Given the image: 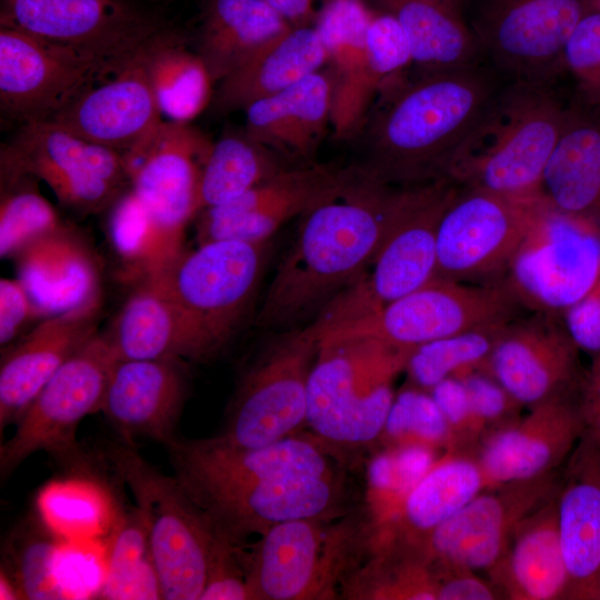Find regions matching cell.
<instances>
[{
  "label": "cell",
  "instance_id": "obj_48",
  "mask_svg": "<svg viewBox=\"0 0 600 600\" xmlns=\"http://www.w3.org/2000/svg\"><path fill=\"white\" fill-rule=\"evenodd\" d=\"M456 378L467 390L482 439L508 427L522 416L524 407L483 369H468Z\"/></svg>",
  "mask_w": 600,
  "mask_h": 600
},
{
  "label": "cell",
  "instance_id": "obj_37",
  "mask_svg": "<svg viewBox=\"0 0 600 600\" xmlns=\"http://www.w3.org/2000/svg\"><path fill=\"white\" fill-rule=\"evenodd\" d=\"M264 0H209L198 54L220 82L260 46L290 28Z\"/></svg>",
  "mask_w": 600,
  "mask_h": 600
},
{
  "label": "cell",
  "instance_id": "obj_25",
  "mask_svg": "<svg viewBox=\"0 0 600 600\" xmlns=\"http://www.w3.org/2000/svg\"><path fill=\"white\" fill-rule=\"evenodd\" d=\"M102 313V294L40 320L1 350L0 432L17 423L49 379L94 334Z\"/></svg>",
  "mask_w": 600,
  "mask_h": 600
},
{
  "label": "cell",
  "instance_id": "obj_7",
  "mask_svg": "<svg viewBox=\"0 0 600 600\" xmlns=\"http://www.w3.org/2000/svg\"><path fill=\"white\" fill-rule=\"evenodd\" d=\"M106 457L147 528L162 599L200 600L219 536L178 479L158 471L129 443H109Z\"/></svg>",
  "mask_w": 600,
  "mask_h": 600
},
{
  "label": "cell",
  "instance_id": "obj_6",
  "mask_svg": "<svg viewBox=\"0 0 600 600\" xmlns=\"http://www.w3.org/2000/svg\"><path fill=\"white\" fill-rule=\"evenodd\" d=\"M356 508L333 519L278 523L246 556L252 600L340 599L347 578L370 544L373 522Z\"/></svg>",
  "mask_w": 600,
  "mask_h": 600
},
{
  "label": "cell",
  "instance_id": "obj_30",
  "mask_svg": "<svg viewBox=\"0 0 600 600\" xmlns=\"http://www.w3.org/2000/svg\"><path fill=\"white\" fill-rule=\"evenodd\" d=\"M13 259L18 279L41 319L101 296L98 258L67 223L30 242Z\"/></svg>",
  "mask_w": 600,
  "mask_h": 600
},
{
  "label": "cell",
  "instance_id": "obj_53",
  "mask_svg": "<svg viewBox=\"0 0 600 600\" xmlns=\"http://www.w3.org/2000/svg\"><path fill=\"white\" fill-rule=\"evenodd\" d=\"M578 403L586 430L600 437V352L584 372L578 389Z\"/></svg>",
  "mask_w": 600,
  "mask_h": 600
},
{
  "label": "cell",
  "instance_id": "obj_12",
  "mask_svg": "<svg viewBox=\"0 0 600 600\" xmlns=\"http://www.w3.org/2000/svg\"><path fill=\"white\" fill-rule=\"evenodd\" d=\"M523 309L503 280L477 283L433 279L378 312L336 327L324 336L372 339L414 349L464 331L508 323Z\"/></svg>",
  "mask_w": 600,
  "mask_h": 600
},
{
  "label": "cell",
  "instance_id": "obj_21",
  "mask_svg": "<svg viewBox=\"0 0 600 600\" xmlns=\"http://www.w3.org/2000/svg\"><path fill=\"white\" fill-rule=\"evenodd\" d=\"M561 317L530 312L508 322L479 368L524 408L578 392L584 368Z\"/></svg>",
  "mask_w": 600,
  "mask_h": 600
},
{
  "label": "cell",
  "instance_id": "obj_39",
  "mask_svg": "<svg viewBox=\"0 0 600 600\" xmlns=\"http://www.w3.org/2000/svg\"><path fill=\"white\" fill-rule=\"evenodd\" d=\"M148 73L159 109L168 121L190 123L213 99L214 81L202 58L166 29L149 47Z\"/></svg>",
  "mask_w": 600,
  "mask_h": 600
},
{
  "label": "cell",
  "instance_id": "obj_38",
  "mask_svg": "<svg viewBox=\"0 0 600 600\" xmlns=\"http://www.w3.org/2000/svg\"><path fill=\"white\" fill-rule=\"evenodd\" d=\"M400 23L418 69L479 63L480 43L462 20L434 0H377Z\"/></svg>",
  "mask_w": 600,
  "mask_h": 600
},
{
  "label": "cell",
  "instance_id": "obj_4",
  "mask_svg": "<svg viewBox=\"0 0 600 600\" xmlns=\"http://www.w3.org/2000/svg\"><path fill=\"white\" fill-rule=\"evenodd\" d=\"M571 110L552 82L511 80L498 89L459 146L448 178L512 199L540 194Z\"/></svg>",
  "mask_w": 600,
  "mask_h": 600
},
{
  "label": "cell",
  "instance_id": "obj_42",
  "mask_svg": "<svg viewBox=\"0 0 600 600\" xmlns=\"http://www.w3.org/2000/svg\"><path fill=\"white\" fill-rule=\"evenodd\" d=\"M0 257L8 259L64 222L40 193L39 179L22 169L4 148L0 154Z\"/></svg>",
  "mask_w": 600,
  "mask_h": 600
},
{
  "label": "cell",
  "instance_id": "obj_46",
  "mask_svg": "<svg viewBox=\"0 0 600 600\" xmlns=\"http://www.w3.org/2000/svg\"><path fill=\"white\" fill-rule=\"evenodd\" d=\"M379 443L383 448L420 446L443 453L450 450L451 438L431 393L410 383L396 393Z\"/></svg>",
  "mask_w": 600,
  "mask_h": 600
},
{
  "label": "cell",
  "instance_id": "obj_52",
  "mask_svg": "<svg viewBox=\"0 0 600 600\" xmlns=\"http://www.w3.org/2000/svg\"><path fill=\"white\" fill-rule=\"evenodd\" d=\"M437 577V600L502 599L499 590L478 572L458 566L432 562Z\"/></svg>",
  "mask_w": 600,
  "mask_h": 600
},
{
  "label": "cell",
  "instance_id": "obj_36",
  "mask_svg": "<svg viewBox=\"0 0 600 600\" xmlns=\"http://www.w3.org/2000/svg\"><path fill=\"white\" fill-rule=\"evenodd\" d=\"M340 599L437 600V577L424 546L373 530L360 564Z\"/></svg>",
  "mask_w": 600,
  "mask_h": 600
},
{
  "label": "cell",
  "instance_id": "obj_55",
  "mask_svg": "<svg viewBox=\"0 0 600 600\" xmlns=\"http://www.w3.org/2000/svg\"><path fill=\"white\" fill-rule=\"evenodd\" d=\"M436 2L442 4L443 7L450 9L457 14L461 16V9L464 0H434Z\"/></svg>",
  "mask_w": 600,
  "mask_h": 600
},
{
  "label": "cell",
  "instance_id": "obj_19",
  "mask_svg": "<svg viewBox=\"0 0 600 600\" xmlns=\"http://www.w3.org/2000/svg\"><path fill=\"white\" fill-rule=\"evenodd\" d=\"M559 474L482 490L426 539L431 562L488 573L503 558L517 526L556 494Z\"/></svg>",
  "mask_w": 600,
  "mask_h": 600
},
{
  "label": "cell",
  "instance_id": "obj_18",
  "mask_svg": "<svg viewBox=\"0 0 600 600\" xmlns=\"http://www.w3.org/2000/svg\"><path fill=\"white\" fill-rule=\"evenodd\" d=\"M0 26L118 63L164 30L123 0H2Z\"/></svg>",
  "mask_w": 600,
  "mask_h": 600
},
{
  "label": "cell",
  "instance_id": "obj_40",
  "mask_svg": "<svg viewBox=\"0 0 600 600\" xmlns=\"http://www.w3.org/2000/svg\"><path fill=\"white\" fill-rule=\"evenodd\" d=\"M108 210V240L129 282L162 270L184 250L183 238L164 230L131 187Z\"/></svg>",
  "mask_w": 600,
  "mask_h": 600
},
{
  "label": "cell",
  "instance_id": "obj_20",
  "mask_svg": "<svg viewBox=\"0 0 600 600\" xmlns=\"http://www.w3.org/2000/svg\"><path fill=\"white\" fill-rule=\"evenodd\" d=\"M213 142L190 123L163 120L122 156L130 186L153 219L183 238L200 211L202 174Z\"/></svg>",
  "mask_w": 600,
  "mask_h": 600
},
{
  "label": "cell",
  "instance_id": "obj_1",
  "mask_svg": "<svg viewBox=\"0 0 600 600\" xmlns=\"http://www.w3.org/2000/svg\"><path fill=\"white\" fill-rule=\"evenodd\" d=\"M167 449L174 477L234 544L281 522L339 518L356 507L352 454L309 430L261 447L216 436L178 438Z\"/></svg>",
  "mask_w": 600,
  "mask_h": 600
},
{
  "label": "cell",
  "instance_id": "obj_13",
  "mask_svg": "<svg viewBox=\"0 0 600 600\" xmlns=\"http://www.w3.org/2000/svg\"><path fill=\"white\" fill-rule=\"evenodd\" d=\"M117 359L99 331L49 379L0 447L2 479L38 451L66 464L82 461L77 429L87 416L100 411Z\"/></svg>",
  "mask_w": 600,
  "mask_h": 600
},
{
  "label": "cell",
  "instance_id": "obj_27",
  "mask_svg": "<svg viewBox=\"0 0 600 600\" xmlns=\"http://www.w3.org/2000/svg\"><path fill=\"white\" fill-rule=\"evenodd\" d=\"M569 600H600V437L584 430L556 493Z\"/></svg>",
  "mask_w": 600,
  "mask_h": 600
},
{
  "label": "cell",
  "instance_id": "obj_35",
  "mask_svg": "<svg viewBox=\"0 0 600 600\" xmlns=\"http://www.w3.org/2000/svg\"><path fill=\"white\" fill-rule=\"evenodd\" d=\"M541 194L600 233V117L571 110L547 163Z\"/></svg>",
  "mask_w": 600,
  "mask_h": 600
},
{
  "label": "cell",
  "instance_id": "obj_54",
  "mask_svg": "<svg viewBox=\"0 0 600 600\" xmlns=\"http://www.w3.org/2000/svg\"><path fill=\"white\" fill-rule=\"evenodd\" d=\"M292 27L308 26L313 17L314 0H264Z\"/></svg>",
  "mask_w": 600,
  "mask_h": 600
},
{
  "label": "cell",
  "instance_id": "obj_51",
  "mask_svg": "<svg viewBox=\"0 0 600 600\" xmlns=\"http://www.w3.org/2000/svg\"><path fill=\"white\" fill-rule=\"evenodd\" d=\"M562 322L580 351L600 352V276L591 288L561 314Z\"/></svg>",
  "mask_w": 600,
  "mask_h": 600
},
{
  "label": "cell",
  "instance_id": "obj_3",
  "mask_svg": "<svg viewBox=\"0 0 600 600\" xmlns=\"http://www.w3.org/2000/svg\"><path fill=\"white\" fill-rule=\"evenodd\" d=\"M499 88L479 63L394 77L353 137L363 154L353 164L392 186L448 178L459 146Z\"/></svg>",
  "mask_w": 600,
  "mask_h": 600
},
{
  "label": "cell",
  "instance_id": "obj_50",
  "mask_svg": "<svg viewBox=\"0 0 600 600\" xmlns=\"http://www.w3.org/2000/svg\"><path fill=\"white\" fill-rule=\"evenodd\" d=\"M42 320L27 289L17 279L0 280V346L1 350L10 347L33 326Z\"/></svg>",
  "mask_w": 600,
  "mask_h": 600
},
{
  "label": "cell",
  "instance_id": "obj_26",
  "mask_svg": "<svg viewBox=\"0 0 600 600\" xmlns=\"http://www.w3.org/2000/svg\"><path fill=\"white\" fill-rule=\"evenodd\" d=\"M180 358L117 359L100 411L124 442L151 439L168 447L188 393V369Z\"/></svg>",
  "mask_w": 600,
  "mask_h": 600
},
{
  "label": "cell",
  "instance_id": "obj_34",
  "mask_svg": "<svg viewBox=\"0 0 600 600\" xmlns=\"http://www.w3.org/2000/svg\"><path fill=\"white\" fill-rule=\"evenodd\" d=\"M484 489L487 483L473 453L446 451L411 488L394 514L376 524L386 534L423 546L433 530Z\"/></svg>",
  "mask_w": 600,
  "mask_h": 600
},
{
  "label": "cell",
  "instance_id": "obj_49",
  "mask_svg": "<svg viewBox=\"0 0 600 600\" xmlns=\"http://www.w3.org/2000/svg\"><path fill=\"white\" fill-rule=\"evenodd\" d=\"M429 392L448 424L451 438L449 451L474 454L482 434L463 383L458 378L450 377L439 382Z\"/></svg>",
  "mask_w": 600,
  "mask_h": 600
},
{
  "label": "cell",
  "instance_id": "obj_23",
  "mask_svg": "<svg viewBox=\"0 0 600 600\" xmlns=\"http://www.w3.org/2000/svg\"><path fill=\"white\" fill-rule=\"evenodd\" d=\"M528 409L477 448L487 489L560 470L586 430L578 392Z\"/></svg>",
  "mask_w": 600,
  "mask_h": 600
},
{
  "label": "cell",
  "instance_id": "obj_29",
  "mask_svg": "<svg viewBox=\"0 0 600 600\" xmlns=\"http://www.w3.org/2000/svg\"><path fill=\"white\" fill-rule=\"evenodd\" d=\"M102 334L118 359L208 360L159 272L132 282L127 299Z\"/></svg>",
  "mask_w": 600,
  "mask_h": 600
},
{
  "label": "cell",
  "instance_id": "obj_33",
  "mask_svg": "<svg viewBox=\"0 0 600 600\" xmlns=\"http://www.w3.org/2000/svg\"><path fill=\"white\" fill-rule=\"evenodd\" d=\"M328 64L314 27H290L252 52L219 82L213 102L219 111L246 109Z\"/></svg>",
  "mask_w": 600,
  "mask_h": 600
},
{
  "label": "cell",
  "instance_id": "obj_10",
  "mask_svg": "<svg viewBox=\"0 0 600 600\" xmlns=\"http://www.w3.org/2000/svg\"><path fill=\"white\" fill-rule=\"evenodd\" d=\"M322 336L316 319L276 332L238 381L219 434L223 440L261 447L306 427L308 382Z\"/></svg>",
  "mask_w": 600,
  "mask_h": 600
},
{
  "label": "cell",
  "instance_id": "obj_41",
  "mask_svg": "<svg viewBox=\"0 0 600 600\" xmlns=\"http://www.w3.org/2000/svg\"><path fill=\"white\" fill-rule=\"evenodd\" d=\"M293 166L246 132L227 134L213 142L204 167L200 211L227 203Z\"/></svg>",
  "mask_w": 600,
  "mask_h": 600
},
{
  "label": "cell",
  "instance_id": "obj_24",
  "mask_svg": "<svg viewBox=\"0 0 600 600\" xmlns=\"http://www.w3.org/2000/svg\"><path fill=\"white\" fill-rule=\"evenodd\" d=\"M153 39L111 78L92 87L49 121L122 156L137 147L164 120L148 73Z\"/></svg>",
  "mask_w": 600,
  "mask_h": 600
},
{
  "label": "cell",
  "instance_id": "obj_15",
  "mask_svg": "<svg viewBox=\"0 0 600 600\" xmlns=\"http://www.w3.org/2000/svg\"><path fill=\"white\" fill-rule=\"evenodd\" d=\"M540 194L512 199L461 186L439 224L434 279L477 283L502 280Z\"/></svg>",
  "mask_w": 600,
  "mask_h": 600
},
{
  "label": "cell",
  "instance_id": "obj_11",
  "mask_svg": "<svg viewBox=\"0 0 600 600\" xmlns=\"http://www.w3.org/2000/svg\"><path fill=\"white\" fill-rule=\"evenodd\" d=\"M600 276V233L542 194L502 280L529 312L559 316Z\"/></svg>",
  "mask_w": 600,
  "mask_h": 600
},
{
  "label": "cell",
  "instance_id": "obj_44",
  "mask_svg": "<svg viewBox=\"0 0 600 600\" xmlns=\"http://www.w3.org/2000/svg\"><path fill=\"white\" fill-rule=\"evenodd\" d=\"M506 324L473 329L416 347L404 369L410 383L430 391L447 378L481 367Z\"/></svg>",
  "mask_w": 600,
  "mask_h": 600
},
{
  "label": "cell",
  "instance_id": "obj_5",
  "mask_svg": "<svg viewBox=\"0 0 600 600\" xmlns=\"http://www.w3.org/2000/svg\"><path fill=\"white\" fill-rule=\"evenodd\" d=\"M412 349L364 338L324 336L307 393L309 431L354 453L378 444Z\"/></svg>",
  "mask_w": 600,
  "mask_h": 600
},
{
  "label": "cell",
  "instance_id": "obj_32",
  "mask_svg": "<svg viewBox=\"0 0 600 600\" xmlns=\"http://www.w3.org/2000/svg\"><path fill=\"white\" fill-rule=\"evenodd\" d=\"M488 574L502 599H568L556 494L517 526L503 558Z\"/></svg>",
  "mask_w": 600,
  "mask_h": 600
},
{
  "label": "cell",
  "instance_id": "obj_17",
  "mask_svg": "<svg viewBox=\"0 0 600 600\" xmlns=\"http://www.w3.org/2000/svg\"><path fill=\"white\" fill-rule=\"evenodd\" d=\"M586 0H483L474 30L482 52L511 80L552 82Z\"/></svg>",
  "mask_w": 600,
  "mask_h": 600
},
{
  "label": "cell",
  "instance_id": "obj_31",
  "mask_svg": "<svg viewBox=\"0 0 600 600\" xmlns=\"http://www.w3.org/2000/svg\"><path fill=\"white\" fill-rule=\"evenodd\" d=\"M332 100L331 72L319 70L248 106L244 132L292 164L312 163L331 124Z\"/></svg>",
  "mask_w": 600,
  "mask_h": 600
},
{
  "label": "cell",
  "instance_id": "obj_45",
  "mask_svg": "<svg viewBox=\"0 0 600 600\" xmlns=\"http://www.w3.org/2000/svg\"><path fill=\"white\" fill-rule=\"evenodd\" d=\"M57 544L34 520L20 523L6 543L3 571L14 583L20 599H61L54 573Z\"/></svg>",
  "mask_w": 600,
  "mask_h": 600
},
{
  "label": "cell",
  "instance_id": "obj_28",
  "mask_svg": "<svg viewBox=\"0 0 600 600\" xmlns=\"http://www.w3.org/2000/svg\"><path fill=\"white\" fill-rule=\"evenodd\" d=\"M373 14L362 0H329L313 26L332 76L331 126L337 139H353L386 84L368 58L367 33Z\"/></svg>",
  "mask_w": 600,
  "mask_h": 600
},
{
  "label": "cell",
  "instance_id": "obj_14",
  "mask_svg": "<svg viewBox=\"0 0 600 600\" xmlns=\"http://www.w3.org/2000/svg\"><path fill=\"white\" fill-rule=\"evenodd\" d=\"M126 63L0 27L1 112L20 127L49 121Z\"/></svg>",
  "mask_w": 600,
  "mask_h": 600
},
{
  "label": "cell",
  "instance_id": "obj_8",
  "mask_svg": "<svg viewBox=\"0 0 600 600\" xmlns=\"http://www.w3.org/2000/svg\"><path fill=\"white\" fill-rule=\"evenodd\" d=\"M460 189L450 178L404 186L396 223L371 264L317 317L324 333L434 279L439 224Z\"/></svg>",
  "mask_w": 600,
  "mask_h": 600
},
{
  "label": "cell",
  "instance_id": "obj_2",
  "mask_svg": "<svg viewBox=\"0 0 600 600\" xmlns=\"http://www.w3.org/2000/svg\"><path fill=\"white\" fill-rule=\"evenodd\" d=\"M403 192L404 186L379 182L357 168L343 187L300 216L254 324L280 332L313 321L371 264L396 223Z\"/></svg>",
  "mask_w": 600,
  "mask_h": 600
},
{
  "label": "cell",
  "instance_id": "obj_43",
  "mask_svg": "<svg viewBox=\"0 0 600 600\" xmlns=\"http://www.w3.org/2000/svg\"><path fill=\"white\" fill-rule=\"evenodd\" d=\"M98 598L162 599L147 528L136 507L121 513L112 530L107 553V574Z\"/></svg>",
  "mask_w": 600,
  "mask_h": 600
},
{
  "label": "cell",
  "instance_id": "obj_22",
  "mask_svg": "<svg viewBox=\"0 0 600 600\" xmlns=\"http://www.w3.org/2000/svg\"><path fill=\"white\" fill-rule=\"evenodd\" d=\"M356 171L354 164L317 162L287 168L242 196L200 211L197 242L269 241L283 223L334 193Z\"/></svg>",
  "mask_w": 600,
  "mask_h": 600
},
{
  "label": "cell",
  "instance_id": "obj_47",
  "mask_svg": "<svg viewBox=\"0 0 600 600\" xmlns=\"http://www.w3.org/2000/svg\"><path fill=\"white\" fill-rule=\"evenodd\" d=\"M563 67L582 101L600 104V11L588 9L573 29L563 50Z\"/></svg>",
  "mask_w": 600,
  "mask_h": 600
},
{
  "label": "cell",
  "instance_id": "obj_56",
  "mask_svg": "<svg viewBox=\"0 0 600 600\" xmlns=\"http://www.w3.org/2000/svg\"><path fill=\"white\" fill-rule=\"evenodd\" d=\"M588 8L600 11V0H586Z\"/></svg>",
  "mask_w": 600,
  "mask_h": 600
},
{
  "label": "cell",
  "instance_id": "obj_16",
  "mask_svg": "<svg viewBox=\"0 0 600 600\" xmlns=\"http://www.w3.org/2000/svg\"><path fill=\"white\" fill-rule=\"evenodd\" d=\"M4 148L44 181L62 206L79 214L108 210L130 186L122 154L51 121L20 127Z\"/></svg>",
  "mask_w": 600,
  "mask_h": 600
},
{
  "label": "cell",
  "instance_id": "obj_9",
  "mask_svg": "<svg viewBox=\"0 0 600 600\" xmlns=\"http://www.w3.org/2000/svg\"><path fill=\"white\" fill-rule=\"evenodd\" d=\"M268 249V241H209L183 250L158 271L208 360L229 344L249 317Z\"/></svg>",
  "mask_w": 600,
  "mask_h": 600
}]
</instances>
